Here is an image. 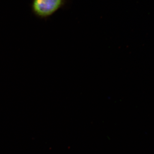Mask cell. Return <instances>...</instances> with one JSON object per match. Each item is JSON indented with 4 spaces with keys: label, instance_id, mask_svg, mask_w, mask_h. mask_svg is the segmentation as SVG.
<instances>
[{
    "label": "cell",
    "instance_id": "obj_1",
    "mask_svg": "<svg viewBox=\"0 0 154 154\" xmlns=\"http://www.w3.org/2000/svg\"><path fill=\"white\" fill-rule=\"evenodd\" d=\"M65 3V0H33L32 12L39 19H47L62 8Z\"/></svg>",
    "mask_w": 154,
    "mask_h": 154
}]
</instances>
